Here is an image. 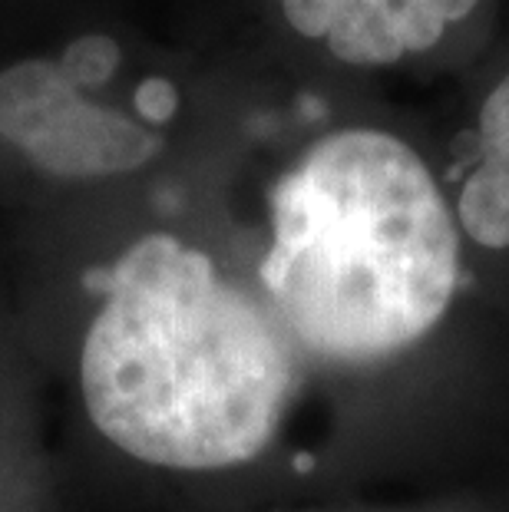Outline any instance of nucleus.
<instances>
[{"instance_id":"obj_2","label":"nucleus","mask_w":509,"mask_h":512,"mask_svg":"<svg viewBox=\"0 0 509 512\" xmlns=\"http://www.w3.org/2000/svg\"><path fill=\"white\" fill-rule=\"evenodd\" d=\"M262 281L285 331L328 361L424 341L460 281L457 225L427 162L377 129L314 143L272 189Z\"/></svg>"},{"instance_id":"obj_5","label":"nucleus","mask_w":509,"mask_h":512,"mask_svg":"<svg viewBox=\"0 0 509 512\" xmlns=\"http://www.w3.org/2000/svg\"><path fill=\"white\" fill-rule=\"evenodd\" d=\"M460 225L473 242L509 248V76L480 113V162L460 192Z\"/></svg>"},{"instance_id":"obj_4","label":"nucleus","mask_w":509,"mask_h":512,"mask_svg":"<svg viewBox=\"0 0 509 512\" xmlns=\"http://www.w3.org/2000/svg\"><path fill=\"white\" fill-rule=\"evenodd\" d=\"M281 7L298 34L324 37L338 60L387 67L430 50L476 0H281Z\"/></svg>"},{"instance_id":"obj_1","label":"nucleus","mask_w":509,"mask_h":512,"mask_svg":"<svg viewBox=\"0 0 509 512\" xmlns=\"http://www.w3.org/2000/svg\"><path fill=\"white\" fill-rule=\"evenodd\" d=\"M80 384L96 430L166 470H225L275 440L295 390L278 318L212 258L146 235L103 275Z\"/></svg>"},{"instance_id":"obj_6","label":"nucleus","mask_w":509,"mask_h":512,"mask_svg":"<svg viewBox=\"0 0 509 512\" xmlns=\"http://www.w3.org/2000/svg\"><path fill=\"white\" fill-rule=\"evenodd\" d=\"M119 67V47L106 34H90L73 40L60 60V70L67 73L73 86L106 83Z\"/></svg>"},{"instance_id":"obj_7","label":"nucleus","mask_w":509,"mask_h":512,"mask_svg":"<svg viewBox=\"0 0 509 512\" xmlns=\"http://www.w3.org/2000/svg\"><path fill=\"white\" fill-rule=\"evenodd\" d=\"M176 103H179V96H176V90H172L169 80H159V76H153V80L139 83L136 110L143 113L146 119H153V123H166V119L176 113Z\"/></svg>"},{"instance_id":"obj_3","label":"nucleus","mask_w":509,"mask_h":512,"mask_svg":"<svg viewBox=\"0 0 509 512\" xmlns=\"http://www.w3.org/2000/svg\"><path fill=\"white\" fill-rule=\"evenodd\" d=\"M0 136L60 179L133 172L159 139L133 119L86 103L60 63L24 60L0 73Z\"/></svg>"}]
</instances>
